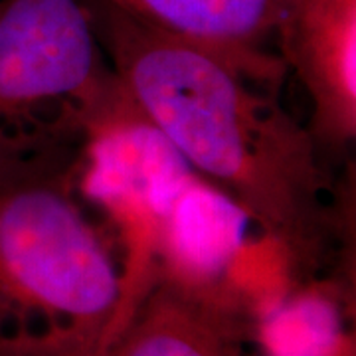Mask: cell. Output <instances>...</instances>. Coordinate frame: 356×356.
<instances>
[{
    "mask_svg": "<svg viewBox=\"0 0 356 356\" xmlns=\"http://www.w3.org/2000/svg\"><path fill=\"white\" fill-rule=\"evenodd\" d=\"M81 2L131 103L192 172L285 257H315L332 229L331 184L317 140L277 89L210 46L103 0Z\"/></svg>",
    "mask_w": 356,
    "mask_h": 356,
    "instance_id": "cell-1",
    "label": "cell"
},
{
    "mask_svg": "<svg viewBox=\"0 0 356 356\" xmlns=\"http://www.w3.org/2000/svg\"><path fill=\"white\" fill-rule=\"evenodd\" d=\"M76 180L0 186V356H103L121 271Z\"/></svg>",
    "mask_w": 356,
    "mask_h": 356,
    "instance_id": "cell-2",
    "label": "cell"
},
{
    "mask_svg": "<svg viewBox=\"0 0 356 356\" xmlns=\"http://www.w3.org/2000/svg\"><path fill=\"white\" fill-rule=\"evenodd\" d=\"M125 102L81 0H0V186L76 180Z\"/></svg>",
    "mask_w": 356,
    "mask_h": 356,
    "instance_id": "cell-3",
    "label": "cell"
},
{
    "mask_svg": "<svg viewBox=\"0 0 356 356\" xmlns=\"http://www.w3.org/2000/svg\"><path fill=\"white\" fill-rule=\"evenodd\" d=\"M200 178L127 97L89 143L76 191L99 206L127 245L123 299L113 334L159 280V264L178 210Z\"/></svg>",
    "mask_w": 356,
    "mask_h": 356,
    "instance_id": "cell-4",
    "label": "cell"
},
{
    "mask_svg": "<svg viewBox=\"0 0 356 356\" xmlns=\"http://www.w3.org/2000/svg\"><path fill=\"white\" fill-rule=\"evenodd\" d=\"M275 40L313 105L318 147L343 151L356 137V0H289Z\"/></svg>",
    "mask_w": 356,
    "mask_h": 356,
    "instance_id": "cell-5",
    "label": "cell"
},
{
    "mask_svg": "<svg viewBox=\"0 0 356 356\" xmlns=\"http://www.w3.org/2000/svg\"><path fill=\"white\" fill-rule=\"evenodd\" d=\"M172 34L226 56L255 81L280 89L287 67L267 48L289 0H103Z\"/></svg>",
    "mask_w": 356,
    "mask_h": 356,
    "instance_id": "cell-6",
    "label": "cell"
},
{
    "mask_svg": "<svg viewBox=\"0 0 356 356\" xmlns=\"http://www.w3.org/2000/svg\"><path fill=\"white\" fill-rule=\"evenodd\" d=\"M103 356H242L216 297L156 280Z\"/></svg>",
    "mask_w": 356,
    "mask_h": 356,
    "instance_id": "cell-7",
    "label": "cell"
}]
</instances>
